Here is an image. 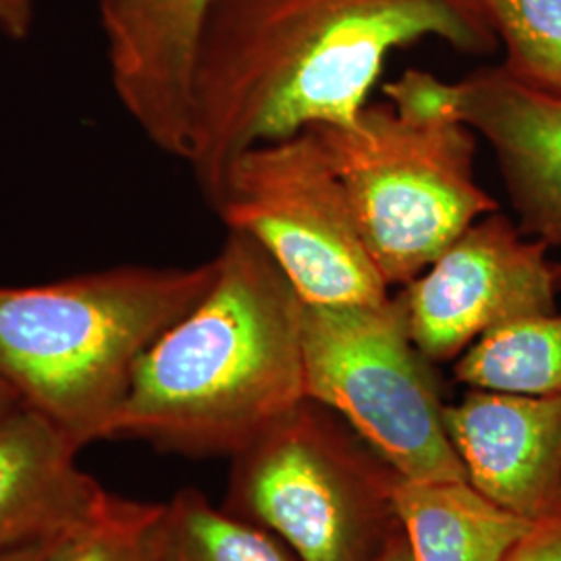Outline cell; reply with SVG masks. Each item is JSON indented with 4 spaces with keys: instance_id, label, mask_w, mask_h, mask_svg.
Returning <instances> with one entry per match:
<instances>
[{
    "instance_id": "1",
    "label": "cell",
    "mask_w": 561,
    "mask_h": 561,
    "mask_svg": "<svg viewBox=\"0 0 561 561\" xmlns=\"http://www.w3.org/2000/svg\"><path fill=\"white\" fill-rule=\"evenodd\" d=\"M439 38L486 55L481 0H208L192 71L185 164L213 206L245 150L352 125L396 48Z\"/></svg>"
},
{
    "instance_id": "2",
    "label": "cell",
    "mask_w": 561,
    "mask_h": 561,
    "mask_svg": "<svg viewBox=\"0 0 561 561\" xmlns=\"http://www.w3.org/2000/svg\"><path fill=\"white\" fill-rule=\"evenodd\" d=\"M215 280L134 368L111 439L236 456L306 396L301 304L252 236L227 229Z\"/></svg>"
},
{
    "instance_id": "3",
    "label": "cell",
    "mask_w": 561,
    "mask_h": 561,
    "mask_svg": "<svg viewBox=\"0 0 561 561\" xmlns=\"http://www.w3.org/2000/svg\"><path fill=\"white\" fill-rule=\"evenodd\" d=\"M215 259L0 285V381L76 443L111 439L141 354L206 296Z\"/></svg>"
},
{
    "instance_id": "4",
    "label": "cell",
    "mask_w": 561,
    "mask_h": 561,
    "mask_svg": "<svg viewBox=\"0 0 561 561\" xmlns=\"http://www.w3.org/2000/svg\"><path fill=\"white\" fill-rule=\"evenodd\" d=\"M314 129L382 277L408 285L497 210L474 178L477 134L451 115L366 104L352 125Z\"/></svg>"
},
{
    "instance_id": "5",
    "label": "cell",
    "mask_w": 561,
    "mask_h": 561,
    "mask_svg": "<svg viewBox=\"0 0 561 561\" xmlns=\"http://www.w3.org/2000/svg\"><path fill=\"white\" fill-rule=\"evenodd\" d=\"M400 479L337 412L304 400L233 456L225 510L300 561H379L401 530Z\"/></svg>"
},
{
    "instance_id": "6",
    "label": "cell",
    "mask_w": 561,
    "mask_h": 561,
    "mask_svg": "<svg viewBox=\"0 0 561 561\" xmlns=\"http://www.w3.org/2000/svg\"><path fill=\"white\" fill-rule=\"evenodd\" d=\"M304 304V301H301ZM306 396L337 412L405 481H468L433 362L400 298L301 306Z\"/></svg>"
},
{
    "instance_id": "7",
    "label": "cell",
    "mask_w": 561,
    "mask_h": 561,
    "mask_svg": "<svg viewBox=\"0 0 561 561\" xmlns=\"http://www.w3.org/2000/svg\"><path fill=\"white\" fill-rule=\"evenodd\" d=\"M261 243L308 306L389 300L352 202L314 129L264 141L229 167L213 204Z\"/></svg>"
},
{
    "instance_id": "8",
    "label": "cell",
    "mask_w": 561,
    "mask_h": 561,
    "mask_svg": "<svg viewBox=\"0 0 561 561\" xmlns=\"http://www.w3.org/2000/svg\"><path fill=\"white\" fill-rule=\"evenodd\" d=\"M561 262L500 210L472 222L437 261L403 285L410 335L431 362L458 360L484 335L558 312Z\"/></svg>"
},
{
    "instance_id": "9",
    "label": "cell",
    "mask_w": 561,
    "mask_h": 561,
    "mask_svg": "<svg viewBox=\"0 0 561 561\" xmlns=\"http://www.w3.org/2000/svg\"><path fill=\"white\" fill-rule=\"evenodd\" d=\"M208 0H101L106 67L121 108L157 150L185 162L192 71Z\"/></svg>"
},
{
    "instance_id": "10",
    "label": "cell",
    "mask_w": 561,
    "mask_h": 561,
    "mask_svg": "<svg viewBox=\"0 0 561 561\" xmlns=\"http://www.w3.org/2000/svg\"><path fill=\"white\" fill-rule=\"evenodd\" d=\"M468 482L522 520L561 516V393L472 389L445 405Z\"/></svg>"
},
{
    "instance_id": "11",
    "label": "cell",
    "mask_w": 561,
    "mask_h": 561,
    "mask_svg": "<svg viewBox=\"0 0 561 561\" xmlns=\"http://www.w3.org/2000/svg\"><path fill=\"white\" fill-rule=\"evenodd\" d=\"M445 108L491 144L522 233L561 245V96L500 65L447 83Z\"/></svg>"
},
{
    "instance_id": "12",
    "label": "cell",
    "mask_w": 561,
    "mask_h": 561,
    "mask_svg": "<svg viewBox=\"0 0 561 561\" xmlns=\"http://www.w3.org/2000/svg\"><path fill=\"white\" fill-rule=\"evenodd\" d=\"M78 454L27 405L0 416V553L57 539L101 502L106 491L81 470Z\"/></svg>"
},
{
    "instance_id": "13",
    "label": "cell",
    "mask_w": 561,
    "mask_h": 561,
    "mask_svg": "<svg viewBox=\"0 0 561 561\" xmlns=\"http://www.w3.org/2000/svg\"><path fill=\"white\" fill-rule=\"evenodd\" d=\"M396 507L416 561H503L533 526L468 481L400 479Z\"/></svg>"
},
{
    "instance_id": "14",
    "label": "cell",
    "mask_w": 561,
    "mask_h": 561,
    "mask_svg": "<svg viewBox=\"0 0 561 561\" xmlns=\"http://www.w3.org/2000/svg\"><path fill=\"white\" fill-rule=\"evenodd\" d=\"M456 381L526 396L561 393V314H541L493 331L466 350Z\"/></svg>"
},
{
    "instance_id": "15",
    "label": "cell",
    "mask_w": 561,
    "mask_h": 561,
    "mask_svg": "<svg viewBox=\"0 0 561 561\" xmlns=\"http://www.w3.org/2000/svg\"><path fill=\"white\" fill-rule=\"evenodd\" d=\"M152 541L157 561H300L273 533L217 510L194 489L162 503Z\"/></svg>"
},
{
    "instance_id": "16",
    "label": "cell",
    "mask_w": 561,
    "mask_h": 561,
    "mask_svg": "<svg viewBox=\"0 0 561 561\" xmlns=\"http://www.w3.org/2000/svg\"><path fill=\"white\" fill-rule=\"evenodd\" d=\"M481 2L505 44V71L535 90L561 96V0Z\"/></svg>"
},
{
    "instance_id": "17",
    "label": "cell",
    "mask_w": 561,
    "mask_h": 561,
    "mask_svg": "<svg viewBox=\"0 0 561 561\" xmlns=\"http://www.w3.org/2000/svg\"><path fill=\"white\" fill-rule=\"evenodd\" d=\"M162 503L104 493L96 507L53 542L46 561H157L154 524Z\"/></svg>"
},
{
    "instance_id": "18",
    "label": "cell",
    "mask_w": 561,
    "mask_h": 561,
    "mask_svg": "<svg viewBox=\"0 0 561 561\" xmlns=\"http://www.w3.org/2000/svg\"><path fill=\"white\" fill-rule=\"evenodd\" d=\"M503 561H561V516L535 522Z\"/></svg>"
},
{
    "instance_id": "19",
    "label": "cell",
    "mask_w": 561,
    "mask_h": 561,
    "mask_svg": "<svg viewBox=\"0 0 561 561\" xmlns=\"http://www.w3.org/2000/svg\"><path fill=\"white\" fill-rule=\"evenodd\" d=\"M36 0H0V32L13 41H23L34 27Z\"/></svg>"
},
{
    "instance_id": "20",
    "label": "cell",
    "mask_w": 561,
    "mask_h": 561,
    "mask_svg": "<svg viewBox=\"0 0 561 561\" xmlns=\"http://www.w3.org/2000/svg\"><path fill=\"white\" fill-rule=\"evenodd\" d=\"M53 542H55V539L32 542V545H25V547H20V549H11L7 553H0V561H46L48 556H50Z\"/></svg>"
},
{
    "instance_id": "21",
    "label": "cell",
    "mask_w": 561,
    "mask_h": 561,
    "mask_svg": "<svg viewBox=\"0 0 561 561\" xmlns=\"http://www.w3.org/2000/svg\"><path fill=\"white\" fill-rule=\"evenodd\" d=\"M379 561H416L414 560L412 549H410V542H408L405 535H403V528L387 545V549L382 551Z\"/></svg>"
},
{
    "instance_id": "22",
    "label": "cell",
    "mask_w": 561,
    "mask_h": 561,
    "mask_svg": "<svg viewBox=\"0 0 561 561\" xmlns=\"http://www.w3.org/2000/svg\"><path fill=\"white\" fill-rule=\"evenodd\" d=\"M20 405H23V403L18 398V393L7 382L0 381V416L11 412V410H15V408H20Z\"/></svg>"
}]
</instances>
